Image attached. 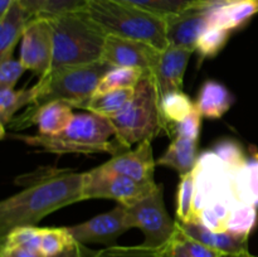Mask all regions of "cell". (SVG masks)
Listing matches in <instances>:
<instances>
[{"label": "cell", "instance_id": "1", "mask_svg": "<svg viewBox=\"0 0 258 257\" xmlns=\"http://www.w3.org/2000/svg\"><path fill=\"white\" fill-rule=\"evenodd\" d=\"M20 191L0 203V237L23 226H35L60 208L83 201V173L42 166L14 180Z\"/></svg>", "mask_w": 258, "mask_h": 257}, {"label": "cell", "instance_id": "2", "mask_svg": "<svg viewBox=\"0 0 258 257\" xmlns=\"http://www.w3.org/2000/svg\"><path fill=\"white\" fill-rule=\"evenodd\" d=\"M115 136V131L106 117L93 112L77 113L72 122L62 133L57 135H25V134H5V138L22 141L33 148H39L45 153L58 154H91L106 153L117 155L123 149L116 140H110Z\"/></svg>", "mask_w": 258, "mask_h": 257}, {"label": "cell", "instance_id": "3", "mask_svg": "<svg viewBox=\"0 0 258 257\" xmlns=\"http://www.w3.org/2000/svg\"><path fill=\"white\" fill-rule=\"evenodd\" d=\"M53 33L52 70L101 60L106 34L85 9L50 18Z\"/></svg>", "mask_w": 258, "mask_h": 257}, {"label": "cell", "instance_id": "4", "mask_svg": "<svg viewBox=\"0 0 258 257\" xmlns=\"http://www.w3.org/2000/svg\"><path fill=\"white\" fill-rule=\"evenodd\" d=\"M83 9L107 35L141 40L159 50L169 47L165 18L120 0H86Z\"/></svg>", "mask_w": 258, "mask_h": 257}, {"label": "cell", "instance_id": "5", "mask_svg": "<svg viewBox=\"0 0 258 257\" xmlns=\"http://www.w3.org/2000/svg\"><path fill=\"white\" fill-rule=\"evenodd\" d=\"M106 118L115 131L113 138L123 150L134 144L156 138L163 127L158 92L150 75L144 76L131 100L120 112Z\"/></svg>", "mask_w": 258, "mask_h": 257}, {"label": "cell", "instance_id": "6", "mask_svg": "<svg viewBox=\"0 0 258 257\" xmlns=\"http://www.w3.org/2000/svg\"><path fill=\"white\" fill-rule=\"evenodd\" d=\"M111 68L103 60L50 71L37 82L38 93L28 107L37 108L53 101H62L73 108H86L101 78Z\"/></svg>", "mask_w": 258, "mask_h": 257}, {"label": "cell", "instance_id": "7", "mask_svg": "<svg viewBox=\"0 0 258 257\" xmlns=\"http://www.w3.org/2000/svg\"><path fill=\"white\" fill-rule=\"evenodd\" d=\"M194 176L196 197L193 221L197 213L214 204H226L234 208L241 203L234 190L233 170L214 151L206 150L199 155L194 168Z\"/></svg>", "mask_w": 258, "mask_h": 257}, {"label": "cell", "instance_id": "8", "mask_svg": "<svg viewBox=\"0 0 258 257\" xmlns=\"http://www.w3.org/2000/svg\"><path fill=\"white\" fill-rule=\"evenodd\" d=\"M125 209L130 229L139 228L144 233V246L163 248L171 243L178 231V223L166 211L163 184H156L151 193Z\"/></svg>", "mask_w": 258, "mask_h": 257}, {"label": "cell", "instance_id": "9", "mask_svg": "<svg viewBox=\"0 0 258 257\" xmlns=\"http://www.w3.org/2000/svg\"><path fill=\"white\" fill-rule=\"evenodd\" d=\"M156 183H141L120 174L106 173L98 168L83 173L82 198L112 199L123 207H130L154 190Z\"/></svg>", "mask_w": 258, "mask_h": 257}, {"label": "cell", "instance_id": "10", "mask_svg": "<svg viewBox=\"0 0 258 257\" xmlns=\"http://www.w3.org/2000/svg\"><path fill=\"white\" fill-rule=\"evenodd\" d=\"M20 62L25 70L44 77L50 72L53 63V33L48 19L34 18L29 22L20 47Z\"/></svg>", "mask_w": 258, "mask_h": 257}, {"label": "cell", "instance_id": "11", "mask_svg": "<svg viewBox=\"0 0 258 257\" xmlns=\"http://www.w3.org/2000/svg\"><path fill=\"white\" fill-rule=\"evenodd\" d=\"M161 52L149 43L110 34L106 37L101 60L111 67L138 68L150 75Z\"/></svg>", "mask_w": 258, "mask_h": 257}, {"label": "cell", "instance_id": "12", "mask_svg": "<svg viewBox=\"0 0 258 257\" xmlns=\"http://www.w3.org/2000/svg\"><path fill=\"white\" fill-rule=\"evenodd\" d=\"M209 0H202L183 12L165 18L169 45L196 52L197 42L209 27Z\"/></svg>", "mask_w": 258, "mask_h": 257}, {"label": "cell", "instance_id": "13", "mask_svg": "<svg viewBox=\"0 0 258 257\" xmlns=\"http://www.w3.org/2000/svg\"><path fill=\"white\" fill-rule=\"evenodd\" d=\"M76 242L81 244L101 243L115 246L121 234L130 229L126 222V209L117 204L106 213L98 214L83 223L67 227Z\"/></svg>", "mask_w": 258, "mask_h": 257}, {"label": "cell", "instance_id": "14", "mask_svg": "<svg viewBox=\"0 0 258 257\" xmlns=\"http://www.w3.org/2000/svg\"><path fill=\"white\" fill-rule=\"evenodd\" d=\"M72 108L62 101H53L37 108L27 107L19 116H14L8 125L9 128L23 130L32 125H37L39 134L43 135H57L68 127L72 122Z\"/></svg>", "mask_w": 258, "mask_h": 257}, {"label": "cell", "instance_id": "15", "mask_svg": "<svg viewBox=\"0 0 258 257\" xmlns=\"http://www.w3.org/2000/svg\"><path fill=\"white\" fill-rule=\"evenodd\" d=\"M150 139L139 143L134 150H126L113 155L108 161L97 166L106 173L120 174L141 183H155L154 171L156 161L154 159Z\"/></svg>", "mask_w": 258, "mask_h": 257}, {"label": "cell", "instance_id": "16", "mask_svg": "<svg viewBox=\"0 0 258 257\" xmlns=\"http://www.w3.org/2000/svg\"><path fill=\"white\" fill-rule=\"evenodd\" d=\"M193 50L169 45L161 52L158 65L150 73L158 92V98L183 88L184 75Z\"/></svg>", "mask_w": 258, "mask_h": 257}, {"label": "cell", "instance_id": "17", "mask_svg": "<svg viewBox=\"0 0 258 257\" xmlns=\"http://www.w3.org/2000/svg\"><path fill=\"white\" fill-rule=\"evenodd\" d=\"M178 223V227L183 233L207 246L212 247L223 256L248 257L251 256L248 251V238L239 237L229 232H214L206 228L198 222L189 223Z\"/></svg>", "mask_w": 258, "mask_h": 257}, {"label": "cell", "instance_id": "18", "mask_svg": "<svg viewBox=\"0 0 258 257\" xmlns=\"http://www.w3.org/2000/svg\"><path fill=\"white\" fill-rule=\"evenodd\" d=\"M258 13L257 0L211 2L209 25L236 30L246 25Z\"/></svg>", "mask_w": 258, "mask_h": 257}, {"label": "cell", "instance_id": "19", "mask_svg": "<svg viewBox=\"0 0 258 257\" xmlns=\"http://www.w3.org/2000/svg\"><path fill=\"white\" fill-rule=\"evenodd\" d=\"M234 103V96L223 83L208 80L202 85L196 107L202 117L218 120L226 115Z\"/></svg>", "mask_w": 258, "mask_h": 257}, {"label": "cell", "instance_id": "20", "mask_svg": "<svg viewBox=\"0 0 258 257\" xmlns=\"http://www.w3.org/2000/svg\"><path fill=\"white\" fill-rule=\"evenodd\" d=\"M30 20V15L18 0L0 17V60L12 57L14 47L23 38Z\"/></svg>", "mask_w": 258, "mask_h": 257}, {"label": "cell", "instance_id": "21", "mask_svg": "<svg viewBox=\"0 0 258 257\" xmlns=\"http://www.w3.org/2000/svg\"><path fill=\"white\" fill-rule=\"evenodd\" d=\"M198 158V140L174 138L165 153L156 160V165L168 166L184 175L194 170Z\"/></svg>", "mask_w": 258, "mask_h": 257}, {"label": "cell", "instance_id": "22", "mask_svg": "<svg viewBox=\"0 0 258 257\" xmlns=\"http://www.w3.org/2000/svg\"><path fill=\"white\" fill-rule=\"evenodd\" d=\"M233 184L241 203L258 208V151L251 148V155L243 166L233 171Z\"/></svg>", "mask_w": 258, "mask_h": 257}, {"label": "cell", "instance_id": "23", "mask_svg": "<svg viewBox=\"0 0 258 257\" xmlns=\"http://www.w3.org/2000/svg\"><path fill=\"white\" fill-rule=\"evenodd\" d=\"M161 116V127L166 135L173 138V128L175 123L185 118L196 110V103L183 91L171 92L159 100Z\"/></svg>", "mask_w": 258, "mask_h": 257}, {"label": "cell", "instance_id": "24", "mask_svg": "<svg viewBox=\"0 0 258 257\" xmlns=\"http://www.w3.org/2000/svg\"><path fill=\"white\" fill-rule=\"evenodd\" d=\"M38 88L34 85L30 88L15 91L14 88L0 90V122H2V139L5 136V126L13 120L15 113L23 107H28L34 102Z\"/></svg>", "mask_w": 258, "mask_h": 257}, {"label": "cell", "instance_id": "25", "mask_svg": "<svg viewBox=\"0 0 258 257\" xmlns=\"http://www.w3.org/2000/svg\"><path fill=\"white\" fill-rule=\"evenodd\" d=\"M146 75L148 73L138 68L111 67L101 78L95 95H102L111 91L125 90V88H135Z\"/></svg>", "mask_w": 258, "mask_h": 257}, {"label": "cell", "instance_id": "26", "mask_svg": "<svg viewBox=\"0 0 258 257\" xmlns=\"http://www.w3.org/2000/svg\"><path fill=\"white\" fill-rule=\"evenodd\" d=\"M134 92L135 88H125V90L111 91L102 95H93L85 110L103 117H111L120 112L127 105L134 96Z\"/></svg>", "mask_w": 258, "mask_h": 257}, {"label": "cell", "instance_id": "27", "mask_svg": "<svg viewBox=\"0 0 258 257\" xmlns=\"http://www.w3.org/2000/svg\"><path fill=\"white\" fill-rule=\"evenodd\" d=\"M258 223L257 207L239 203L234 207L227 221L226 232L239 237L249 238V234L256 228Z\"/></svg>", "mask_w": 258, "mask_h": 257}, {"label": "cell", "instance_id": "28", "mask_svg": "<svg viewBox=\"0 0 258 257\" xmlns=\"http://www.w3.org/2000/svg\"><path fill=\"white\" fill-rule=\"evenodd\" d=\"M194 197H196V176L194 170L180 175L176 191V221L189 223L193 221Z\"/></svg>", "mask_w": 258, "mask_h": 257}, {"label": "cell", "instance_id": "29", "mask_svg": "<svg viewBox=\"0 0 258 257\" xmlns=\"http://www.w3.org/2000/svg\"><path fill=\"white\" fill-rule=\"evenodd\" d=\"M231 35V30L224 28L209 25L197 42L196 52H198L201 59L214 58L226 47Z\"/></svg>", "mask_w": 258, "mask_h": 257}, {"label": "cell", "instance_id": "30", "mask_svg": "<svg viewBox=\"0 0 258 257\" xmlns=\"http://www.w3.org/2000/svg\"><path fill=\"white\" fill-rule=\"evenodd\" d=\"M92 257H171L170 244L163 248L144 246H108L93 252Z\"/></svg>", "mask_w": 258, "mask_h": 257}, {"label": "cell", "instance_id": "31", "mask_svg": "<svg viewBox=\"0 0 258 257\" xmlns=\"http://www.w3.org/2000/svg\"><path fill=\"white\" fill-rule=\"evenodd\" d=\"M75 238L70 233L67 227H52L42 228V241H40V252L45 257L54 256L60 253L66 248L75 243Z\"/></svg>", "mask_w": 258, "mask_h": 257}, {"label": "cell", "instance_id": "32", "mask_svg": "<svg viewBox=\"0 0 258 257\" xmlns=\"http://www.w3.org/2000/svg\"><path fill=\"white\" fill-rule=\"evenodd\" d=\"M120 2L133 4L159 17L168 18L176 13L183 12L184 9L202 0H120Z\"/></svg>", "mask_w": 258, "mask_h": 257}, {"label": "cell", "instance_id": "33", "mask_svg": "<svg viewBox=\"0 0 258 257\" xmlns=\"http://www.w3.org/2000/svg\"><path fill=\"white\" fill-rule=\"evenodd\" d=\"M40 241H42V228L35 226H23L12 229L7 236L3 237L2 244L40 251Z\"/></svg>", "mask_w": 258, "mask_h": 257}, {"label": "cell", "instance_id": "34", "mask_svg": "<svg viewBox=\"0 0 258 257\" xmlns=\"http://www.w3.org/2000/svg\"><path fill=\"white\" fill-rule=\"evenodd\" d=\"M217 154L232 170H237L246 164L248 156L244 153L241 144L233 139H222L211 149Z\"/></svg>", "mask_w": 258, "mask_h": 257}, {"label": "cell", "instance_id": "35", "mask_svg": "<svg viewBox=\"0 0 258 257\" xmlns=\"http://www.w3.org/2000/svg\"><path fill=\"white\" fill-rule=\"evenodd\" d=\"M202 126V115L198 110L189 113L185 118L179 121L174 125L173 128V139L174 138H184L191 139V140H199Z\"/></svg>", "mask_w": 258, "mask_h": 257}, {"label": "cell", "instance_id": "36", "mask_svg": "<svg viewBox=\"0 0 258 257\" xmlns=\"http://www.w3.org/2000/svg\"><path fill=\"white\" fill-rule=\"evenodd\" d=\"M24 71L27 70L20 59H14L10 57L0 60V90L14 88Z\"/></svg>", "mask_w": 258, "mask_h": 257}, {"label": "cell", "instance_id": "37", "mask_svg": "<svg viewBox=\"0 0 258 257\" xmlns=\"http://www.w3.org/2000/svg\"><path fill=\"white\" fill-rule=\"evenodd\" d=\"M86 5V0H47L44 9L38 15L39 18L50 19L66 13L82 10Z\"/></svg>", "mask_w": 258, "mask_h": 257}, {"label": "cell", "instance_id": "38", "mask_svg": "<svg viewBox=\"0 0 258 257\" xmlns=\"http://www.w3.org/2000/svg\"><path fill=\"white\" fill-rule=\"evenodd\" d=\"M176 236L180 239L181 243L185 246L186 251L189 252V254H190L191 257H223V254L219 253L218 251H216V249L212 248V247L207 246V244L202 243V242L186 236L185 233H183V232L180 231L179 227L178 231H176Z\"/></svg>", "mask_w": 258, "mask_h": 257}, {"label": "cell", "instance_id": "39", "mask_svg": "<svg viewBox=\"0 0 258 257\" xmlns=\"http://www.w3.org/2000/svg\"><path fill=\"white\" fill-rule=\"evenodd\" d=\"M0 257H45L40 251L24 248L19 246H8L2 244L0 248Z\"/></svg>", "mask_w": 258, "mask_h": 257}, {"label": "cell", "instance_id": "40", "mask_svg": "<svg viewBox=\"0 0 258 257\" xmlns=\"http://www.w3.org/2000/svg\"><path fill=\"white\" fill-rule=\"evenodd\" d=\"M18 2L24 8L25 12L30 15L32 19L37 18L47 4V0H18Z\"/></svg>", "mask_w": 258, "mask_h": 257}, {"label": "cell", "instance_id": "41", "mask_svg": "<svg viewBox=\"0 0 258 257\" xmlns=\"http://www.w3.org/2000/svg\"><path fill=\"white\" fill-rule=\"evenodd\" d=\"M87 253H90V251L86 248L85 244H81L78 243V242H75V243L71 244L68 248H66L64 251H62L60 253L54 254V256H50V257H87L86 256ZM92 254H91L90 257H92Z\"/></svg>", "mask_w": 258, "mask_h": 257}, {"label": "cell", "instance_id": "42", "mask_svg": "<svg viewBox=\"0 0 258 257\" xmlns=\"http://www.w3.org/2000/svg\"><path fill=\"white\" fill-rule=\"evenodd\" d=\"M170 252H171V257H191L189 254V252L186 251L185 246L181 243L180 239L178 238V236H174L173 241L170 243Z\"/></svg>", "mask_w": 258, "mask_h": 257}, {"label": "cell", "instance_id": "43", "mask_svg": "<svg viewBox=\"0 0 258 257\" xmlns=\"http://www.w3.org/2000/svg\"><path fill=\"white\" fill-rule=\"evenodd\" d=\"M14 2L15 0H0V17L8 12V9L14 4Z\"/></svg>", "mask_w": 258, "mask_h": 257}, {"label": "cell", "instance_id": "44", "mask_svg": "<svg viewBox=\"0 0 258 257\" xmlns=\"http://www.w3.org/2000/svg\"><path fill=\"white\" fill-rule=\"evenodd\" d=\"M209 2H234V0H209Z\"/></svg>", "mask_w": 258, "mask_h": 257}, {"label": "cell", "instance_id": "45", "mask_svg": "<svg viewBox=\"0 0 258 257\" xmlns=\"http://www.w3.org/2000/svg\"><path fill=\"white\" fill-rule=\"evenodd\" d=\"M223 257H236V256H223ZM248 257H251V256H248Z\"/></svg>", "mask_w": 258, "mask_h": 257}, {"label": "cell", "instance_id": "46", "mask_svg": "<svg viewBox=\"0 0 258 257\" xmlns=\"http://www.w3.org/2000/svg\"><path fill=\"white\" fill-rule=\"evenodd\" d=\"M251 257H254V256H252V254H251Z\"/></svg>", "mask_w": 258, "mask_h": 257}, {"label": "cell", "instance_id": "47", "mask_svg": "<svg viewBox=\"0 0 258 257\" xmlns=\"http://www.w3.org/2000/svg\"><path fill=\"white\" fill-rule=\"evenodd\" d=\"M257 2H258V0H257Z\"/></svg>", "mask_w": 258, "mask_h": 257}]
</instances>
